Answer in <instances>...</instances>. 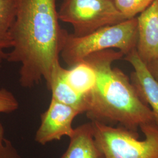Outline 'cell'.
Masks as SVG:
<instances>
[{
  "label": "cell",
  "mask_w": 158,
  "mask_h": 158,
  "mask_svg": "<svg viewBox=\"0 0 158 158\" xmlns=\"http://www.w3.org/2000/svg\"><path fill=\"white\" fill-rule=\"evenodd\" d=\"M69 139L68 148L61 158H106L96 142L91 121L74 128Z\"/></svg>",
  "instance_id": "9c48e42d"
},
{
  "label": "cell",
  "mask_w": 158,
  "mask_h": 158,
  "mask_svg": "<svg viewBox=\"0 0 158 158\" xmlns=\"http://www.w3.org/2000/svg\"><path fill=\"white\" fill-rule=\"evenodd\" d=\"M58 17L72 25L73 34L77 36L127 19L113 0H63Z\"/></svg>",
  "instance_id": "5b68a950"
},
{
  "label": "cell",
  "mask_w": 158,
  "mask_h": 158,
  "mask_svg": "<svg viewBox=\"0 0 158 158\" xmlns=\"http://www.w3.org/2000/svg\"><path fill=\"white\" fill-rule=\"evenodd\" d=\"M137 18L138 40L136 51L147 65L158 59V0Z\"/></svg>",
  "instance_id": "52a82bcc"
},
{
  "label": "cell",
  "mask_w": 158,
  "mask_h": 158,
  "mask_svg": "<svg viewBox=\"0 0 158 158\" xmlns=\"http://www.w3.org/2000/svg\"><path fill=\"white\" fill-rule=\"evenodd\" d=\"M64 70L59 61L53 67L49 80L46 83L52 93V98L73 107L81 114L85 113V99L77 94L68 85L64 78Z\"/></svg>",
  "instance_id": "30bf717a"
},
{
  "label": "cell",
  "mask_w": 158,
  "mask_h": 158,
  "mask_svg": "<svg viewBox=\"0 0 158 158\" xmlns=\"http://www.w3.org/2000/svg\"><path fill=\"white\" fill-rule=\"evenodd\" d=\"M96 142L106 158H158V127L140 128L144 139L124 128L91 121Z\"/></svg>",
  "instance_id": "277c9868"
},
{
  "label": "cell",
  "mask_w": 158,
  "mask_h": 158,
  "mask_svg": "<svg viewBox=\"0 0 158 158\" xmlns=\"http://www.w3.org/2000/svg\"><path fill=\"white\" fill-rule=\"evenodd\" d=\"M119 11L127 19L141 14L151 4L153 0H113Z\"/></svg>",
  "instance_id": "4fadbf2b"
},
{
  "label": "cell",
  "mask_w": 158,
  "mask_h": 158,
  "mask_svg": "<svg viewBox=\"0 0 158 158\" xmlns=\"http://www.w3.org/2000/svg\"><path fill=\"white\" fill-rule=\"evenodd\" d=\"M64 78L68 85L77 94L84 97L89 95L96 85L95 70L86 61L64 70Z\"/></svg>",
  "instance_id": "8fae6325"
},
{
  "label": "cell",
  "mask_w": 158,
  "mask_h": 158,
  "mask_svg": "<svg viewBox=\"0 0 158 158\" xmlns=\"http://www.w3.org/2000/svg\"><path fill=\"white\" fill-rule=\"evenodd\" d=\"M5 139L4 137V128L2 124L0 123V147Z\"/></svg>",
  "instance_id": "e0dca14e"
},
{
  "label": "cell",
  "mask_w": 158,
  "mask_h": 158,
  "mask_svg": "<svg viewBox=\"0 0 158 158\" xmlns=\"http://www.w3.org/2000/svg\"><path fill=\"white\" fill-rule=\"evenodd\" d=\"M81 113L79 110L51 98L49 107L40 116V124L35 140L44 145L59 141L63 137L69 138L73 134V122Z\"/></svg>",
  "instance_id": "8992f818"
},
{
  "label": "cell",
  "mask_w": 158,
  "mask_h": 158,
  "mask_svg": "<svg viewBox=\"0 0 158 158\" xmlns=\"http://www.w3.org/2000/svg\"><path fill=\"white\" fill-rule=\"evenodd\" d=\"M153 77L158 80V59L147 65Z\"/></svg>",
  "instance_id": "2e32d148"
},
{
  "label": "cell",
  "mask_w": 158,
  "mask_h": 158,
  "mask_svg": "<svg viewBox=\"0 0 158 158\" xmlns=\"http://www.w3.org/2000/svg\"><path fill=\"white\" fill-rule=\"evenodd\" d=\"M124 55L110 49L92 53L84 59L95 70L97 76L96 85L86 97L85 113L91 121L117 125L138 134L142 126L155 124V118L129 77L112 66Z\"/></svg>",
  "instance_id": "7a4b0ae2"
},
{
  "label": "cell",
  "mask_w": 158,
  "mask_h": 158,
  "mask_svg": "<svg viewBox=\"0 0 158 158\" xmlns=\"http://www.w3.org/2000/svg\"><path fill=\"white\" fill-rule=\"evenodd\" d=\"M124 59L134 68L131 81L142 100L151 109L155 124L158 127V80L142 61L136 49L125 55Z\"/></svg>",
  "instance_id": "ba28073f"
},
{
  "label": "cell",
  "mask_w": 158,
  "mask_h": 158,
  "mask_svg": "<svg viewBox=\"0 0 158 158\" xmlns=\"http://www.w3.org/2000/svg\"><path fill=\"white\" fill-rule=\"evenodd\" d=\"M56 0H16L12 47L6 60L18 63L19 83L31 88L44 79L59 61L66 30L60 27Z\"/></svg>",
  "instance_id": "6da1fadb"
},
{
  "label": "cell",
  "mask_w": 158,
  "mask_h": 158,
  "mask_svg": "<svg viewBox=\"0 0 158 158\" xmlns=\"http://www.w3.org/2000/svg\"><path fill=\"white\" fill-rule=\"evenodd\" d=\"M0 158H21V157L11 142L5 138L0 147Z\"/></svg>",
  "instance_id": "9a60e30c"
},
{
  "label": "cell",
  "mask_w": 158,
  "mask_h": 158,
  "mask_svg": "<svg viewBox=\"0 0 158 158\" xmlns=\"http://www.w3.org/2000/svg\"><path fill=\"white\" fill-rule=\"evenodd\" d=\"M16 14V0H0V63L6 60L12 47L11 31Z\"/></svg>",
  "instance_id": "7c38bea8"
},
{
  "label": "cell",
  "mask_w": 158,
  "mask_h": 158,
  "mask_svg": "<svg viewBox=\"0 0 158 158\" xmlns=\"http://www.w3.org/2000/svg\"><path fill=\"white\" fill-rule=\"evenodd\" d=\"M19 107V102L11 91L0 89V113H12Z\"/></svg>",
  "instance_id": "5bb4252c"
},
{
  "label": "cell",
  "mask_w": 158,
  "mask_h": 158,
  "mask_svg": "<svg viewBox=\"0 0 158 158\" xmlns=\"http://www.w3.org/2000/svg\"><path fill=\"white\" fill-rule=\"evenodd\" d=\"M137 40L136 17L98 29L85 36H75L66 31L60 55L70 68L91 54L107 49H117L125 56L136 49Z\"/></svg>",
  "instance_id": "3957f363"
}]
</instances>
